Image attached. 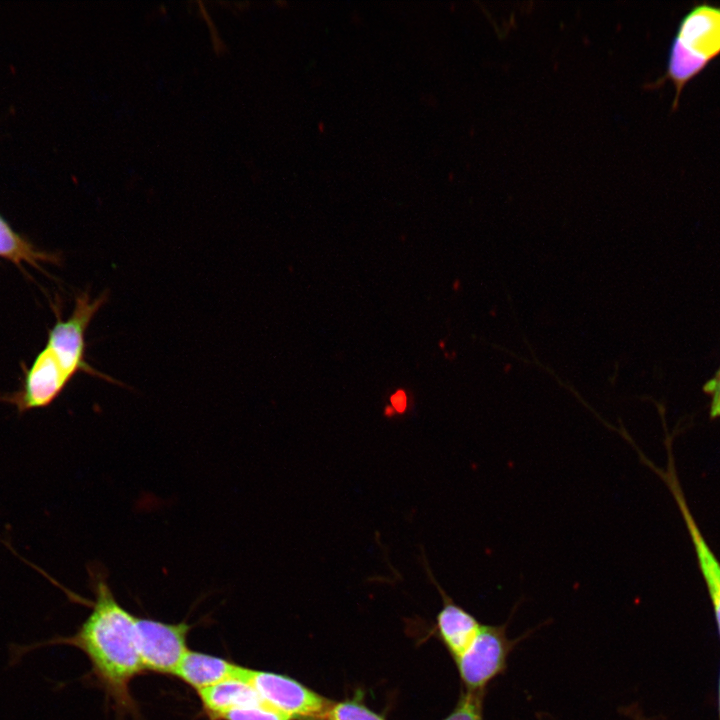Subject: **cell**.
Masks as SVG:
<instances>
[{
  "instance_id": "cell-18",
  "label": "cell",
  "mask_w": 720,
  "mask_h": 720,
  "mask_svg": "<svg viewBox=\"0 0 720 720\" xmlns=\"http://www.w3.org/2000/svg\"><path fill=\"white\" fill-rule=\"evenodd\" d=\"M719 714H720V682H719Z\"/></svg>"
},
{
  "instance_id": "cell-3",
  "label": "cell",
  "mask_w": 720,
  "mask_h": 720,
  "mask_svg": "<svg viewBox=\"0 0 720 720\" xmlns=\"http://www.w3.org/2000/svg\"><path fill=\"white\" fill-rule=\"evenodd\" d=\"M241 679L248 682L267 705L291 720H320L333 703L283 674L244 667Z\"/></svg>"
},
{
  "instance_id": "cell-10",
  "label": "cell",
  "mask_w": 720,
  "mask_h": 720,
  "mask_svg": "<svg viewBox=\"0 0 720 720\" xmlns=\"http://www.w3.org/2000/svg\"><path fill=\"white\" fill-rule=\"evenodd\" d=\"M243 668L225 658L188 650L173 676L199 691L228 679L241 678Z\"/></svg>"
},
{
  "instance_id": "cell-1",
  "label": "cell",
  "mask_w": 720,
  "mask_h": 720,
  "mask_svg": "<svg viewBox=\"0 0 720 720\" xmlns=\"http://www.w3.org/2000/svg\"><path fill=\"white\" fill-rule=\"evenodd\" d=\"M95 599L92 610L78 630L70 636L55 637L30 645H16L11 658L51 645H70L88 658L92 674L120 710H134L130 693L132 680L143 671L136 648V617L115 598L105 578L93 576Z\"/></svg>"
},
{
  "instance_id": "cell-13",
  "label": "cell",
  "mask_w": 720,
  "mask_h": 720,
  "mask_svg": "<svg viewBox=\"0 0 720 720\" xmlns=\"http://www.w3.org/2000/svg\"><path fill=\"white\" fill-rule=\"evenodd\" d=\"M320 720H386L359 700L333 702Z\"/></svg>"
},
{
  "instance_id": "cell-4",
  "label": "cell",
  "mask_w": 720,
  "mask_h": 720,
  "mask_svg": "<svg viewBox=\"0 0 720 720\" xmlns=\"http://www.w3.org/2000/svg\"><path fill=\"white\" fill-rule=\"evenodd\" d=\"M515 642L508 638L506 625L482 624L470 646L455 660L464 691L485 693L490 682L505 671Z\"/></svg>"
},
{
  "instance_id": "cell-15",
  "label": "cell",
  "mask_w": 720,
  "mask_h": 720,
  "mask_svg": "<svg viewBox=\"0 0 720 720\" xmlns=\"http://www.w3.org/2000/svg\"><path fill=\"white\" fill-rule=\"evenodd\" d=\"M222 720H291L285 714L266 705L241 707L226 713Z\"/></svg>"
},
{
  "instance_id": "cell-2",
  "label": "cell",
  "mask_w": 720,
  "mask_h": 720,
  "mask_svg": "<svg viewBox=\"0 0 720 720\" xmlns=\"http://www.w3.org/2000/svg\"><path fill=\"white\" fill-rule=\"evenodd\" d=\"M719 55L720 5L695 3L677 26L664 75L648 87L659 88L669 80L675 88V108L685 85Z\"/></svg>"
},
{
  "instance_id": "cell-8",
  "label": "cell",
  "mask_w": 720,
  "mask_h": 720,
  "mask_svg": "<svg viewBox=\"0 0 720 720\" xmlns=\"http://www.w3.org/2000/svg\"><path fill=\"white\" fill-rule=\"evenodd\" d=\"M71 379L53 351L45 345L27 370L21 390L11 400L21 412L47 407Z\"/></svg>"
},
{
  "instance_id": "cell-5",
  "label": "cell",
  "mask_w": 720,
  "mask_h": 720,
  "mask_svg": "<svg viewBox=\"0 0 720 720\" xmlns=\"http://www.w3.org/2000/svg\"><path fill=\"white\" fill-rule=\"evenodd\" d=\"M106 299V295L93 300L88 294L78 296L72 314L65 320L58 319L48 332L45 345L53 351L72 378L79 372H86L113 382V379L91 367L85 358L86 330Z\"/></svg>"
},
{
  "instance_id": "cell-9",
  "label": "cell",
  "mask_w": 720,
  "mask_h": 720,
  "mask_svg": "<svg viewBox=\"0 0 720 720\" xmlns=\"http://www.w3.org/2000/svg\"><path fill=\"white\" fill-rule=\"evenodd\" d=\"M424 562L426 564V561ZM425 567L443 599L442 609L436 617L438 633L455 661L475 639L482 623L473 614L456 604L434 580L429 566L426 564Z\"/></svg>"
},
{
  "instance_id": "cell-12",
  "label": "cell",
  "mask_w": 720,
  "mask_h": 720,
  "mask_svg": "<svg viewBox=\"0 0 720 720\" xmlns=\"http://www.w3.org/2000/svg\"><path fill=\"white\" fill-rule=\"evenodd\" d=\"M0 257L17 265L27 263L33 266H37L40 261L49 259L46 254L37 250L14 231L2 216H0Z\"/></svg>"
},
{
  "instance_id": "cell-6",
  "label": "cell",
  "mask_w": 720,
  "mask_h": 720,
  "mask_svg": "<svg viewBox=\"0 0 720 720\" xmlns=\"http://www.w3.org/2000/svg\"><path fill=\"white\" fill-rule=\"evenodd\" d=\"M190 629L186 622L165 623L136 617L135 642L143 670L173 675L189 650L187 636Z\"/></svg>"
},
{
  "instance_id": "cell-14",
  "label": "cell",
  "mask_w": 720,
  "mask_h": 720,
  "mask_svg": "<svg viewBox=\"0 0 720 720\" xmlns=\"http://www.w3.org/2000/svg\"><path fill=\"white\" fill-rule=\"evenodd\" d=\"M484 694L463 691L454 709L442 720H484Z\"/></svg>"
},
{
  "instance_id": "cell-16",
  "label": "cell",
  "mask_w": 720,
  "mask_h": 720,
  "mask_svg": "<svg viewBox=\"0 0 720 720\" xmlns=\"http://www.w3.org/2000/svg\"><path fill=\"white\" fill-rule=\"evenodd\" d=\"M703 391L710 397V417L712 419L720 417V366L715 374L704 384Z\"/></svg>"
},
{
  "instance_id": "cell-7",
  "label": "cell",
  "mask_w": 720,
  "mask_h": 720,
  "mask_svg": "<svg viewBox=\"0 0 720 720\" xmlns=\"http://www.w3.org/2000/svg\"><path fill=\"white\" fill-rule=\"evenodd\" d=\"M666 451L667 464L665 468L656 466L649 459H645L643 463L662 479L679 508L695 549L699 569L707 586L720 633V562L708 546L689 509L676 473L672 447L667 446Z\"/></svg>"
},
{
  "instance_id": "cell-11",
  "label": "cell",
  "mask_w": 720,
  "mask_h": 720,
  "mask_svg": "<svg viewBox=\"0 0 720 720\" xmlns=\"http://www.w3.org/2000/svg\"><path fill=\"white\" fill-rule=\"evenodd\" d=\"M197 694L202 710L210 720H222L226 713L237 708L266 704L241 678L222 681L197 691Z\"/></svg>"
},
{
  "instance_id": "cell-17",
  "label": "cell",
  "mask_w": 720,
  "mask_h": 720,
  "mask_svg": "<svg viewBox=\"0 0 720 720\" xmlns=\"http://www.w3.org/2000/svg\"><path fill=\"white\" fill-rule=\"evenodd\" d=\"M392 402H393V405H394L398 410H403L404 407H405V404H406V400H405V395H404V393H403L402 391L397 392V393L392 397Z\"/></svg>"
}]
</instances>
